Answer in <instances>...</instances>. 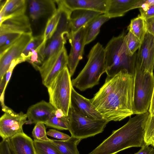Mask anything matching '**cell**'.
<instances>
[{"label": "cell", "instance_id": "4dcf8cb0", "mask_svg": "<svg viewBox=\"0 0 154 154\" xmlns=\"http://www.w3.org/2000/svg\"><path fill=\"white\" fill-rule=\"evenodd\" d=\"M54 112L45 124L47 126L59 130H68V116L59 118L56 116Z\"/></svg>", "mask_w": 154, "mask_h": 154}, {"label": "cell", "instance_id": "603a6c76", "mask_svg": "<svg viewBox=\"0 0 154 154\" xmlns=\"http://www.w3.org/2000/svg\"><path fill=\"white\" fill-rule=\"evenodd\" d=\"M28 2L32 6L38 18L48 14H52L57 10L55 0H29Z\"/></svg>", "mask_w": 154, "mask_h": 154}, {"label": "cell", "instance_id": "5b68a950", "mask_svg": "<svg viewBox=\"0 0 154 154\" xmlns=\"http://www.w3.org/2000/svg\"><path fill=\"white\" fill-rule=\"evenodd\" d=\"M154 88L153 73L141 70L136 66L134 75V114L148 112Z\"/></svg>", "mask_w": 154, "mask_h": 154}, {"label": "cell", "instance_id": "44dd1931", "mask_svg": "<svg viewBox=\"0 0 154 154\" xmlns=\"http://www.w3.org/2000/svg\"><path fill=\"white\" fill-rule=\"evenodd\" d=\"M9 140L16 154H36L34 140L25 133L18 134Z\"/></svg>", "mask_w": 154, "mask_h": 154}, {"label": "cell", "instance_id": "277c9868", "mask_svg": "<svg viewBox=\"0 0 154 154\" xmlns=\"http://www.w3.org/2000/svg\"><path fill=\"white\" fill-rule=\"evenodd\" d=\"M106 72L105 48L99 42L91 48L85 65L77 76L71 80L73 87L81 91L99 84L100 77Z\"/></svg>", "mask_w": 154, "mask_h": 154}, {"label": "cell", "instance_id": "cb8c5ba5", "mask_svg": "<svg viewBox=\"0 0 154 154\" xmlns=\"http://www.w3.org/2000/svg\"><path fill=\"white\" fill-rule=\"evenodd\" d=\"M52 140V142L62 154H80L77 146L81 139L71 136L66 140Z\"/></svg>", "mask_w": 154, "mask_h": 154}, {"label": "cell", "instance_id": "4316f807", "mask_svg": "<svg viewBox=\"0 0 154 154\" xmlns=\"http://www.w3.org/2000/svg\"><path fill=\"white\" fill-rule=\"evenodd\" d=\"M51 141H43L34 140L36 152L38 154H62Z\"/></svg>", "mask_w": 154, "mask_h": 154}, {"label": "cell", "instance_id": "d6a6232c", "mask_svg": "<svg viewBox=\"0 0 154 154\" xmlns=\"http://www.w3.org/2000/svg\"><path fill=\"white\" fill-rule=\"evenodd\" d=\"M0 154H16L9 139L2 140L0 143Z\"/></svg>", "mask_w": 154, "mask_h": 154}, {"label": "cell", "instance_id": "8992f818", "mask_svg": "<svg viewBox=\"0 0 154 154\" xmlns=\"http://www.w3.org/2000/svg\"><path fill=\"white\" fill-rule=\"evenodd\" d=\"M71 76L67 66L60 72L47 88L49 102L67 116L71 104Z\"/></svg>", "mask_w": 154, "mask_h": 154}, {"label": "cell", "instance_id": "5bb4252c", "mask_svg": "<svg viewBox=\"0 0 154 154\" xmlns=\"http://www.w3.org/2000/svg\"><path fill=\"white\" fill-rule=\"evenodd\" d=\"M55 2L58 7L71 12L76 9H84L105 14L108 0H57Z\"/></svg>", "mask_w": 154, "mask_h": 154}, {"label": "cell", "instance_id": "f546056e", "mask_svg": "<svg viewBox=\"0 0 154 154\" xmlns=\"http://www.w3.org/2000/svg\"><path fill=\"white\" fill-rule=\"evenodd\" d=\"M125 41L127 54L130 56H133L139 48L141 43L135 36L129 31L125 35Z\"/></svg>", "mask_w": 154, "mask_h": 154}, {"label": "cell", "instance_id": "3957f363", "mask_svg": "<svg viewBox=\"0 0 154 154\" xmlns=\"http://www.w3.org/2000/svg\"><path fill=\"white\" fill-rule=\"evenodd\" d=\"M124 31L119 35L113 37L105 48L106 73L107 76H113L121 70H126L134 75L137 53L132 56L127 53Z\"/></svg>", "mask_w": 154, "mask_h": 154}, {"label": "cell", "instance_id": "8fae6325", "mask_svg": "<svg viewBox=\"0 0 154 154\" xmlns=\"http://www.w3.org/2000/svg\"><path fill=\"white\" fill-rule=\"evenodd\" d=\"M86 32L87 26L76 32L69 33L68 39L71 49L68 56L67 67L71 77L74 74L79 61L83 58Z\"/></svg>", "mask_w": 154, "mask_h": 154}, {"label": "cell", "instance_id": "2e32d148", "mask_svg": "<svg viewBox=\"0 0 154 154\" xmlns=\"http://www.w3.org/2000/svg\"><path fill=\"white\" fill-rule=\"evenodd\" d=\"M56 110L49 102L42 100L28 109L26 114L28 119L26 124H36L38 122L45 124Z\"/></svg>", "mask_w": 154, "mask_h": 154}, {"label": "cell", "instance_id": "9c48e42d", "mask_svg": "<svg viewBox=\"0 0 154 154\" xmlns=\"http://www.w3.org/2000/svg\"><path fill=\"white\" fill-rule=\"evenodd\" d=\"M2 110L5 112L0 118V135L2 140L24 133L23 126L27 121L26 114L22 112L16 113L8 106Z\"/></svg>", "mask_w": 154, "mask_h": 154}, {"label": "cell", "instance_id": "1f68e13d", "mask_svg": "<svg viewBox=\"0 0 154 154\" xmlns=\"http://www.w3.org/2000/svg\"><path fill=\"white\" fill-rule=\"evenodd\" d=\"M46 132L45 124L43 123L38 122L35 124L33 129L32 136L35 140L51 141L52 139L47 137Z\"/></svg>", "mask_w": 154, "mask_h": 154}, {"label": "cell", "instance_id": "7a4b0ae2", "mask_svg": "<svg viewBox=\"0 0 154 154\" xmlns=\"http://www.w3.org/2000/svg\"><path fill=\"white\" fill-rule=\"evenodd\" d=\"M149 112L130 117L128 122L88 154H117L132 147H141L146 123Z\"/></svg>", "mask_w": 154, "mask_h": 154}, {"label": "cell", "instance_id": "ffe728a7", "mask_svg": "<svg viewBox=\"0 0 154 154\" xmlns=\"http://www.w3.org/2000/svg\"><path fill=\"white\" fill-rule=\"evenodd\" d=\"M138 0H108L105 14L110 19L122 17L132 8Z\"/></svg>", "mask_w": 154, "mask_h": 154}, {"label": "cell", "instance_id": "8d00e7d4", "mask_svg": "<svg viewBox=\"0 0 154 154\" xmlns=\"http://www.w3.org/2000/svg\"><path fill=\"white\" fill-rule=\"evenodd\" d=\"M146 31L154 36V16L145 19Z\"/></svg>", "mask_w": 154, "mask_h": 154}, {"label": "cell", "instance_id": "484cf974", "mask_svg": "<svg viewBox=\"0 0 154 154\" xmlns=\"http://www.w3.org/2000/svg\"><path fill=\"white\" fill-rule=\"evenodd\" d=\"M60 11L57 8L48 19L43 34L44 40L45 42L51 38L57 28L61 16Z\"/></svg>", "mask_w": 154, "mask_h": 154}, {"label": "cell", "instance_id": "836d02e7", "mask_svg": "<svg viewBox=\"0 0 154 154\" xmlns=\"http://www.w3.org/2000/svg\"><path fill=\"white\" fill-rule=\"evenodd\" d=\"M22 34L20 33H15L13 36L8 39L2 46L0 47V54L11 46Z\"/></svg>", "mask_w": 154, "mask_h": 154}, {"label": "cell", "instance_id": "7c38bea8", "mask_svg": "<svg viewBox=\"0 0 154 154\" xmlns=\"http://www.w3.org/2000/svg\"><path fill=\"white\" fill-rule=\"evenodd\" d=\"M32 37V34H22L11 46L0 54V80L5 76L12 61L22 58V53Z\"/></svg>", "mask_w": 154, "mask_h": 154}, {"label": "cell", "instance_id": "b9f144b4", "mask_svg": "<svg viewBox=\"0 0 154 154\" xmlns=\"http://www.w3.org/2000/svg\"><path fill=\"white\" fill-rule=\"evenodd\" d=\"M153 115H154V111H153V113H152V115H151V116H153Z\"/></svg>", "mask_w": 154, "mask_h": 154}, {"label": "cell", "instance_id": "e0dca14e", "mask_svg": "<svg viewBox=\"0 0 154 154\" xmlns=\"http://www.w3.org/2000/svg\"><path fill=\"white\" fill-rule=\"evenodd\" d=\"M32 34L29 19L24 14L9 18L0 24V35L6 33Z\"/></svg>", "mask_w": 154, "mask_h": 154}, {"label": "cell", "instance_id": "ba28073f", "mask_svg": "<svg viewBox=\"0 0 154 154\" xmlns=\"http://www.w3.org/2000/svg\"><path fill=\"white\" fill-rule=\"evenodd\" d=\"M61 13L57 28L53 35L46 42H43L37 49L42 64L61 51L68 39L70 32L69 16L64 12Z\"/></svg>", "mask_w": 154, "mask_h": 154}, {"label": "cell", "instance_id": "60d3db41", "mask_svg": "<svg viewBox=\"0 0 154 154\" xmlns=\"http://www.w3.org/2000/svg\"><path fill=\"white\" fill-rule=\"evenodd\" d=\"M154 111V88L151 100V104L149 110V112L152 115Z\"/></svg>", "mask_w": 154, "mask_h": 154}, {"label": "cell", "instance_id": "30bf717a", "mask_svg": "<svg viewBox=\"0 0 154 154\" xmlns=\"http://www.w3.org/2000/svg\"><path fill=\"white\" fill-rule=\"evenodd\" d=\"M68 56L64 47L38 67L42 83L47 88L59 72L67 66Z\"/></svg>", "mask_w": 154, "mask_h": 154}, {"label": "cell", "instance_id": "6da1fadb", "mask_svg": "<svg viewBox=\"0 0 154 154\" xmlns=\"http://www.w3.org/2000/svg\"><path fill=\"white\" fill-rule=\"evenodd\" d=\"M134 75L126 70L107 76L104 83L90 100L104 119L120 121L134 114Z\"/></svg>", "mask_w": 154, "mask_h": 154}, {"label": "cell", "instance_id": "52a82bcc", "mask_svg": "<svg viewBox=\"0 0 154 154\" xmlns=\"http://www.w3.org/2000/svg\"><path fill=\"white\" fill-rule=\"evenodd\" d=\"M68 117V130L71 136L81 140L102 132L109 122L88 117L77 112L71 106Z\"/></svg>", "mask_w": 154, "mask_h": 154}, {"label": "cell", "instance_id": "d590c367", "mask_svg": "<svg viewBox=\"0 0 154 154\" xmlns=\"http://www.w3.org/2000/svg\"><path fill=\"white\" fill-rule=\"evenodd\" d=\"M140 16L145 19L154 16V5L139 8Z\"/></svg>", "mask_w": 154, "mask_h": 154}, {"label": "cell", "instance_id": "d4e9b609", "mask_svg": "<svg viewBox=\"0 0 154 154\" xmlns=\"http://www.w3.org/2000/svg\"><path fill=\"white\" fill-rule=\"evenodd\" d=\"M128 30L142 42L146 32L145 19L140 15L132 19L128 27Z\"/></svg>", "mask_w": 154, "mask_h": 154}, {"label": "cell", "instance_id": "d6986e66", "mask_svg": "<svg viewBox=\"0 0 154 154\" xmlns=\"http://www.w3.org/2000/svg\"><path fill=\"white\" fill-rule=\"evenodd\" d=\"M28 1L7 0L0 5V24L12 17L25 14Z\"/></svg>", "mask_w": 154, "mask_h": 154}, {"label": "cell", "instance_id": "ee69618b", "mask_svg": "<svg viewBox=\"0 0 154 154\" xmlns=\"http://www.w3.org/2000/svg\"><path fill=\"white\" fill-rule=\"evenodd\" d=\"M153 147H154V145L153 146Z\"/></svg>", "mask_w": 154, "mask_h": 154}, {"label": "cell", "instance_id": "83f0119b", "mask_svg": "<svg viewBox=\"0 0 154 154\" xmlns=\"http://www.w3.org/2000/svg\"><path fill=\"white\" fill-rule=\"evenodd\" d=\"M44 40L43 34L32 37L26 46L21 54V57L24 62L27 61L32 55V50H36Z\"/></svg>", "mask_w": 154, "mask_h": 154}, {"label": "cell", "instance_id": "9a60e30c", "mask_svg": "<svg viewBox=\"0 0 154 154\" xmlns=\"http://www.w3.org/2000/svg\"><path fill=\"white\" fill-rule=\"evenodd\" d=\"M70 106L77 112L89 118L105 120L96 109L90 99L79 94L73 86L71 90Z\"/></svg>", "mask_w": 154, "mask_h": 154}, {"label": "cell", "instance_id": "f1b7e54d", "mask_svg": "<svg viewBox=\"0 0 154 154\" xmlns=\"http://www.w3.org/2000/svg\"><path fill=\"white\" fill-rule=\"evenodd\" d=\"M144 143L152 146L154 145V115L149 114L147 120L143 137Z\"/></svg>", "mask_w": 154, "mask_h": 154}, {"label": "cell", "instance_id": "4fadbf2b", "mask_svg": "<svg viewBox=\"0 0 154 154\" xmlns=\"http://www.w3.org/2000/svg\"><path fill=\"white\" fill-rule=\"evenodd\" d=\"M136 66L142 70L153 73L154 36L147 31L137 53Z\"/></svg>", "mask_w": 154, "mask_h": 154}, {"label": "cell", "instance_id": "ac0fdd59", "mask_svg": "<svg viewBox=\"0 0 154 154\" xmlns=\"http://www.w3.org/2000/svg\"><path fill=\"white\" fill-rule=\"evenodd\" d=\"M102 14L99 12L84 9H76L72 11L69 18L70 32H76Z\"/></svg>", "mask_w": 154, "mask_h": 154}, {"label": "cell", "instance_id": "f35d334b", "mask_svg": "<svg viewBox=\"0 0 154 154\" xmlns=\"http://www.w3.org/2000/svg\"><path fill=\"white\" fill-rule=\"evenodd\" d=\"M134 154H154V147L144 143L140 149Z\"/></svg>", "mask_w": 154, "mask_h": 154}, {"label": "cell", "instance_id": "74e56055", "mask_svg": "<svg viewBox=\"0 0 154 154\" xmlns=\"http://www.w3.org/2000/svg\"><path fill=\"white\" fill-rule=\"evenodd\" d=\"M153 5H154V0H138L132 7V10Z\"/></svg>", "mask_w": 154, "mask_h": 154}, {"label": "cell", "instance_id": "7402d4cb", "mask_svg": "<svg viewBox=\"0 0 154 154\" xmlns=\"http://www.w3.org/2000/svg\"><path fill=\"white\" fill-rule=\"evenodd\" d=\"M109 19L105 14H102L94 19L87 25L86 45L96 38L100 32L101 26Z\"/></svg>", "mask_w": 154, "mask_h": 154}, {"label": "cell", "instance_id": "ab89813d", "mask_svg": "<svg viewBox=\"0 0 154 154\" xmlns=\"http://www.w3.org/2000/svg\"><path fill=\"white\" fill-rule=\"evenodd\" d=\"M28 3L29 4V13L30 17L33 21H36L39 18L32 4L29 3Z\"/></svg>", "mask_w": 154, "mask_h": 154}, {"label": "cell", "instance_id": "e575fe53", "mask_svg": "<svg viewBox=\"0 0 154 154\" xmlns=\"http://www.w3.org/2000/svg\"><path fill=\"white\" fill-rule=\"evenodd\" d=\"M46 134L49 136L62 140H67L71 137L69 135L54 129H49Z\"/></svg>", "mask_w": 154, "mask_h": 154}, {"label": "cell", "instance_id": "7bdbcfd3", "mask_svg": "<svg viewBox=\"0 0 154 154\" xmlns=\"http://www.w3.org/2000/svg\"><path fill=\"white\" fill-rule=\"evenodd\" d=\"M36 154H38L37 153H36Z\"/></svg>", "mask_w": 154, "mask_h": 154}]
</instances>
